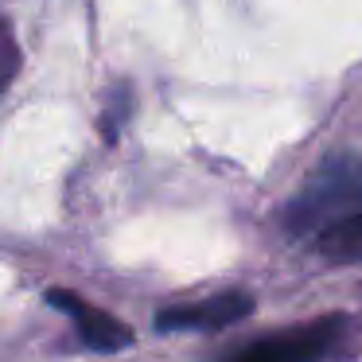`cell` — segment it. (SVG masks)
<instances>
[{
  "mask_svg": "<svg viewBox=\"0 0 362 362\" xmlns=\"http://www.w3.org/2000/svg\"><path fill=\"white\" fill-rule=\"evenodd\" d=\"M253 312V300L245 292H222V296L199 300V304H183V308H164L156 315L160 331H214L238 323Z\"/></svg>",
  "mask_w": 362,
  "mask_h": 362,
  "instance_id": "3957f363",
  "label": "cell"
},
{
  "mask_svg": "<svg viewBox=\"0 0 362 362\" xmlns=\"http://www.w3.org/2000/svg\"><path fill=\"white\" fill-rule=\"evenodd\" d=\"M315 245L335 261H362V211L323 226L315 234Z\"/></svg>",
  "mask_w": 362,
  "mask_h": 362,
  "instance_id": "5b68a950",
  "label": "cell"
},
{
  "mask_svg": "<svg viewBox=\"0 0 362 362\" xmlns=\"http://www.w3.org/2000/svg\"><path fill=\"white\" fill-rule=\"evenodd\" d=\"M20 71V47H16V35H12L8 20L0 16V90H8V82L16 78Z\"/></svg>",
  "mask_w": 362,
  "mask_h": 362,
  "instance_id": "8992f818",
  "label": "cell"
},
{
  "mask_svg": "<svg viewBox=\"0 0 362 362\" xmlns=\"http://www.w3.org/2000/svg\"><path fill=\"white\" fill-rule=\"evenodd\" d=\"M358 211H362V160L339 156V160H327L312 175L304 195L288 206V226L320 234L323 226Z\"/></svg>",
  "mask_w": 362,
  "mask_h": 362,
  "instance_id": "6da1fadb",
  "label": "cell"
},
{
  "mask_svg": "<svg viewBox=\"0 0 362 362\" xmlns=\"http://www.w3.org/2000/svg\"><path fill=\"white\" fill-rule=\"evenodd\" d=\"M339 335H343V315H327V320H315L308 327L257 339L230 362H320L339 343Z\"/></svg>",
  "mask_w": 362,
  "mask_h": 362,
  "instance_id": "7a4b0ae2",
  "label": "cell"
},
{
  "mask_svg": "<svg viewBox=\"0 0 362 362\" xmlns=\"http://www.w3.org/2000/svg\"><path fill=\"white\" fill-rule=\"evenodd\" d=\"M47 304L71 315L74 327H78V335H82V343L94 346V351H125V346L133 343V331H129L125 323L117 320V315L102 312V308L82 304L78 296H71V292L51 288V292H47Z\"/></svg>",
  "mask_w": 362,
  "mask_h": 362,
  "instance_id": "277c9868",
  "label": "cell"
}]
</instances>
